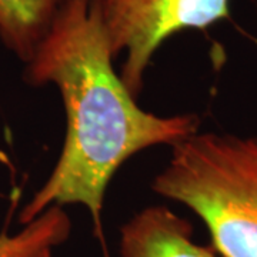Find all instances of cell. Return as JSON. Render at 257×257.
<instances>
[{"instance_id":"4","label":"cell","mask_w":257,"mask_h":257,"mask_svg":"<svg viewBox=\"0 0 257 257\" xmlns=\"http://www.w3.org/2000/svg\"><path fill=\"white\" fill-rule=\"evenodd\" d=\"M121 257H216L196 244L192 226L166 206H150L120 230Z\"/></svg>"},{"instance_id":"5","label":"cell","mask_w":257,"mask_h":257,"mask_svg":"<svg viewBox=\"0 0 257 257\" xmlns=\"http://www.w3.org/2000/svg\"><path fill=\"white\" fill-rule=\"evenodd\" d=\"M63 0H0V39L28 63Z\"/></svg>"},{"instance_id":"6","label":"cell","mask_w":257,"mask_h":257,"mask_svg":"<svg viewBox=\"0 0 257 257\" xmlns=\"http://www.w3.org/2000/svg\"><path fill=\"white\" fill-rule=\"evenodd\" d=\"M18 234H0V257H52V250L70 234V220L60 206H52Z\"/></svg>"},{"instance_id":"3","label":"cell","mask_w":257,"mask_h":257,"mask_svg":"<svg viewBox=\"0 0 257 257\" xmlns=\"http://www.w3.org/2000/svg\"><path fill=\"white\" fill-rule=\"evenodd\" d=\"M100 10L114 59L124 56L120 79L138 97L159 47L184 30L229 19L230 0H100Z\"/></svg>"},{"instance_id":"1","label":"cell","mask_w":257,"mask_h":257,"mask_svg":"<svg viewBox=\"0 0 257 257\" xmlns=\"http://www.w3.org/2000/svg\"><path fill=\"white\" fill-rule=\"evenodd\" d=\"M113 60L100 0H63L26 63V80L57 87L66 139L46 183L20 211L22 224L52 206L82 204L100 233L104 193L120 166L142 150L173 147L199 132L196 114L163 117L140 109Z\"/></svg>"},{"instance_id":"7","label":"cell","mask_w":257,"mask_h":257,"mask_svg":"<svg viewBox=\"0 0 257 257\" xmlns=\"http://www.w3.org/2000/svg\"><path fill=\"white\" fill-rule=\"evenodd\" d=\"M254 2V5H256V10H257V0H253Z\"/></svg>"},{"instance_id":"2","label":"cell","mask_w":257,"mask_h":257,"mask_svg":"<svg viewBox=\"0 0 257 257\" xmlns=\"http://www.w3.org/2000/svg\"><path fill=\"white\" fill-rule=\"evenodd\" d=\"M153 190L194 211L221 257H257V136L194 133L173 146Z\"/></svg>"}]
</instances>
